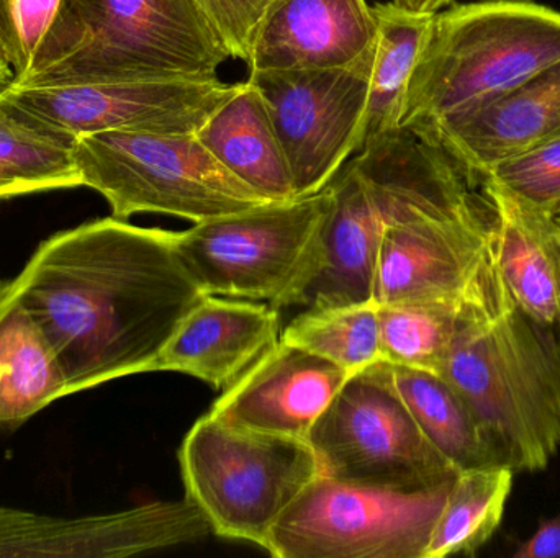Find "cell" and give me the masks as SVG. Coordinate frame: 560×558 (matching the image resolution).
Returning <instances> with one entry per match:
<instances>
[{"mask_svg":"<svg viewBox=\"0 0 560 558\" xmlns=\"http://www.w3.org/2000/svg\"><path fill=\"white\" fill-rule=\"evenodd\" d=\"M377 20L365 0H271L249 72L341 68L371 51Z\"/></svg>","mask_w":560,"mask_h":558,"instance_id":"cell-18","label":"cell"},{"mask_svg":"<svg viewBox=\"0 0 560 558\" xmlns=\"http://www.w3.org/2000/svg\"><path fill=\"white\" fill-rule=\"evenodd\" d=\"M392 372L415 422L457 472L500 465L476 416L443 377L404 366H392Z\"/></svg>","mask_w":560,"mask_h":558,"instance_id":"cell-23","label":"cell"},{"mask_svg":"<svg viewBox=\"0 0 560 558\" xmlns=\"http://www.w3.org/2000/svg\"><path fill=\"white\" fill-rule=\"evenodd\" d=\"M238 88L219 78L5 85L0 100L38 127L72 140L105 131L196 134Z\"/></svg>","mask_w":560,"mask_h":558,"instance_id":"cell-11","label":"cell"},{"mask_svg":"<svg viewBox=\"0 0 560 558\" xmlns=\"http://www.w3.org/2000/svg\"><path fill=\"white\" fill-rule=\"evenodd\" d=\"M280 340L331 360L351 376L382 360L374 301L303 308L283 328Z\"/></svg>","mask_w":560,"mask_h":558,"instance_id":"cell-28","label":"cell"},{"mask_svg":"<svg viewBox=\"0 0 560 558\" xmlns=\"http://www.w3.org/2000/svg\"><path fill=\"white\" fill-rule=\"evenodd\" d=\"M510 305L512 298L377 305L382 360L440 373L467 314L505 310Z\"/></svg>","mask_w":560,"mask_h":558,"instance_id":"cell-25","label":"cell"},{"mask_svg":"<svg viewBox=\"0 0 560 558\" xmlns=\"http://www.w3.org/2000/svg\"><path fill=\"white\" fill-rule=\"evenodd\" d=\"M515 558H560V513L539 521L538 530L516 547Z\"/></svg>","mask_w":560,"mask_h":558,"instance_id":"cell-31","label":"cell"},{"mask_svg":"<svg viewBox=\"0 0 560 558\" xmlns=\"http://www.w3.org/2000/svg\"><path fill=\"white\" fill-rule=\"evenodd\" d=\"M308 444L323 477L342 484L423 491L457 474L415 422L385 360L348 377L310 431Z\"/></svg>","mask_w":560,"mask_h":558,"instance_id":"cell-6","label":"cell"},{"mask_svg":"<svg viewBox=\"0 0 560 558\" xmlns=\"http://www.w3.org/2000/svg\"><path fill=\"white\" fill-rule=\"evenodd\" d=\"M331 202L328 186L315 195L194 223L176 233V249L203 294L268 301L280 311L315 254Z\"/></svg>","mask_w":560,"mask_h":558,"instance_id":"cell-8","label":"cell"},{"mask_svg":"<svg viewBox=\"0 0 560 558\" xmlns=\"http://www.w3.org/2000/svg\"><path fill=\"white\" fill-rule=\"evenodd\" d=\"M66 395L68 376L48 334L0 294V426L16 428Z\"/></svg>","mask_w":560,"mask_h":558,"instance_id":"cell-21","label":"cell"},{"mask_svg":"<svg viewBox=\"0 0 560 558\" xmlns=\"http://www.w3.org/2000/svg\"><path fill=\"white\" fill-rule=\"evenodd\" d=\"M505 298L512 297L493 258L490 205L477 215L415 216L385 226L375 305Z\"/></svg>","mask_w":560,"mask_h":558,"instance_id":"cell-12","label":"cell"},{"mask_svg":"<svg viewBox=\"0 0 560 558\" xmlns=\"http://www.w3.org/2000/svg\"><path fill=\"white\" fill-rule=\"evenodd\" d=\"M451 484L398 491L318 475L279 518L265 550L279 558H423Z\"/></svg>","mask_w":560,"mask_h":558,"instance_id":"cell-9","label":"cell"},{"mask_svg":"<svg viewBox=\"0 0 560 558\" xmlns=\"http://www.w3.org/2000/svg\"><path fill=\"white\" fill-rule=\"evenodd\" d=\"M45 330L71 393L154 363L206 297L176 249V233L102 218L43 241L0 288Z\"/></svg>","mask_w":560,"mask_h":558,"instance_id":"cell-1","label":"cell"},{"mask_svg":"<svg viewBox=\"0 0 560 558\" xmlns=\"http://www.w3.org/2000/svg\"><path fill=\"white\" fill-rule=\"evenodd\" d=\"M415 134L444 151L476 189L490 167L560 134V61Z\"/></svg>","mask_w":560,"mask_h":558,"instance_id":"cell-14","label":"cell"},{"mask_svg":"<svg viewBox=\"0 0 560 558\" xmlns=\"http://www.w3.org/2000/svg\"><path fill=\"white\" fill-rule=\"evenodd\" d=\"M492 210V252L516 308L560 324V225L493 182L480 183Z\"/></svg>","mask_w":560,"mask_h":558,"instance_id":"cell-19","label":"cell"},{"mask_svg":"<svg viewBox=\"0 0 560 558\" xmlns=\"http://www.w3.org/2000/svg\"><path fill=\"white\" fill-rule=\"evenodd\" d=\"M280 334V311L272 305L206 295L180 321L153 372L186 373L225 392Z\"/></svg>","mask_w":560,"mask_h":558,"instance_id":"cell-17","label":"cell"},{"mask_svg":"<svg viewBox=\"0 0 560 558\" xmlns=\"http://www.w3.org/2000/svg\"><path fill=\"white\" fill-rule=\"evenodd\" d=\"M82 10L85 45L28 85L209 81L232 59L196 0H82Z\"/></svg>","mask_w":560,"mask_h":558,"instance_id":"cell-7","label":"cell"},{"mask_svg":"<svg viewBox=\"0 0 560 558\" xmlns=\"http://www.w3.org/2000/svg\"><path fill=\"white\" fill-rule=\"evenodd\" d=\"M374 52L375 45L341 68L249 72L282 144L295 199L326 189L364 146Z\"/></svg>","mask_w":560,"mask_h":558,"instance_id":"cell-10","label":"cell"},{"mask_svg":"<svg viewBox=\"0 0 560 558\" xmlns=\"http://www.w3.org/2000/svg\"><path fill=\"white\" fill-rule=\"evenodd\" d=\"M438 376L469 406L500 465L548 467L560 448V324L515 304L467 314Z\"/></svg>","mask_w":560,"mask_h":558,"instance_id":"cell-2","label":"cell"},{"mask_svg":"<svg viewBox=\"0 0 560 558\" xmlns=\"http://www.w3.org/2000/svg\"><path fill=\"white\" fill-rule=\"evenodd\" d=\"M74 157L82 187L101 193L118 219L163 213L200 223L269 202L225 169L196 134H82Z\"/></svg>","mask_w":560,"mask_h":558,"instance_id":"cell-5","label":"cell"},{"mask_svg":"<svg viewBox=\"0 0 560 558\" xmlns=\"http://www.w3.org/2000/svg\"><path fill=\"white\" fill-rule=\"evenodd\" d=\"M196 136L225 169L269 202L295 199L275 123L252 82L240 84Z\"/></svg>","mask_w":560,"mask_h":558,"instance_id":"cell-20","label":"cell"},{"mask_svg":"<svg viewBox=\"0 0 560 558\" xmlns=\"http://www.w3.org/2000/svg\"><path fill=\"white\" fill-rule=\"evenodd\" d=\"M486 180L509 190L560 225V134L490 167L479 186Z\"/></svg>","mask_w":560,"mask_h":558,"instance_id":"cell-29","label":"cell"},{"mask_svg":"<svg viewBox=\"0 0 560 558\" xmlns=\"http://www.w3.org/2000/svg\"><path fill=\"white\" fill-rule=\"evenodd\" d=\"M560 61V12L532 0H483L434 13L400 128L421 133Z\"/></svg>","mask_w":560,"mask_h":558,"instance_id":"cell-3","label":"cell"},{"mask_svg":"<svg viewBox=\"0 0 560 558\" xmlns=\"http://www.w3.org/2000/svg\"><path fill=\"white\" fill-rule=\"evenodd\" d=\"M179 464L186 497L212 533L262 549L279 518L322 475L308 441L236 428L210 412L184 438Z\"/></svg>","mask_w":560,"mask_h":558,"instance_id":"cell-4","label":"cell"},{"mask_svg":"<svg viewBox=\"0 0 560 558\" xmlns=\"http://www.w3.org/2000/svg\"><path fill=\"white\" fill-rule=\"evenodd\" d=\"M210 533L187 497L84 518L0 508V557H130L197 543Z\"/></svg>","mask_w":560,"mask_h":558,"instance_id":"cell-13","label":"cell"},{"mask_svg":"<svg viewBox=\"0 0 560 558\" xmlns=\"http://www.w3.org/2000/svg\"><path fill=\"white\" fill-rule=\"evenodd\" d=\"M392 2L401 7V9L410 10V12L434 15V13L450 7L454 0H392Z\"/></svg>","mask_w":560,"mask_h":558,"instance_id":"cell-32","label":"cell"},{"mask_svg":"<svg viewBox=\"0 0 560 558\" xmlns=\"http://www.w3.org/2000/svg\"><path fill=\"white\" fill-rule=\"evenodd\" d=\"M377 20L374 64L369 82L364 144L400 128L405 97L434 15L415 13L394 2L372 7Z\"/></svg>","mask_w":560,"mask_h":558,"instance_id":"cell-24","label":"cell"},{"mask_svg":"<svg viewBox=\"0 0 560 558\" xmlns=\"http://www.w3.org/2000/svg\"><path fill=\"white\" fill-rule=\"evenodd\" d=\"M13 81V72L12 68H10L9 62L3 58L2 49H0V88L5 87L7 84Z\"/></svg>","mask_w":560,"mask_h":558,"instance_id":"cell-33","label":"cell"},{"mask_svg":"<svg viewBox=\"0 0 560 558\" xmlns=\"http://www.w3.org/2000/svg\"><path fill=\"white\" fill-rule=\"evenodd\" d=\"M82 187L74 140L45 130L0 100V200Z\"/></svg>","mask_w":560,"mask_h":558,"instance_id":"cell-27","label":"cell"},{"mask_svg":"<svg viewBox=\"0 0 560 558\" xmlns=\"http://www.w3.org/2000/svg\"><path fill=\"white\" fill-rule=\"evenodd\" d=\"M88 41L82 0H0V49L13 72L7 85H28Z\"/></svg>","mask_w":560,"mask_h":558,"instance_id":"cell-22","label":"cell"},{"mask_svg":"<svg viewBox=\"0 0 560 558\" xmlns=\"http://www.w3.org/2000/svg\"><path fill=\"white\" fill-rule=\"evenodd\" d=\"M513 475L503 465L457 472L423 558L472 556L482 549L502 524Z\"/></svg>","mask_w":560,"mask_h":558,"instance_id":"cell-26","label":"cell"},{"mask_svg":"<svg viewBox=\"0 0 560 558\" xmlns=\"http://www.w3.org/2000/svg\"><path fill=\"white\" fill-rule=\"evenodd\" d=\"M332 202L315 254L295 287L280 305L316 308L369 304L374 295L384 219L351 163L329 183Z\"/></svg>","mask_w":560,"mask_h":558,"instance_id":"cell-16","label":"cell"},{"mask_svg":"<svg viewBox=\"0 0 560 558\" xmlns=\"http://www.w3.org/2000/svg\"><path fill=\"white\" fill-rule=\"evenodd\" d=\"M349 376L331 360L279 340L223 392L210 413L236 428L308 441Z\"/></svg>","mask_w":560,"mask_h":558,"instance_id":"cell-15","label":"cell"},{"mask_svg":"<svg viewBox=\"0 0 560 558\" xmlns=\"http://www.w3.org/2000/svg\"><path fill=\"white\" fill-rule=\"evenodd\" d=\"M229 49L248 64L256 33L271 0H196Z\"/></svg>","mask_w":560,"mask_h":558,"instance_id":"cell-30","label":"cell"}]
</instances>
